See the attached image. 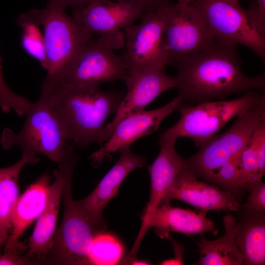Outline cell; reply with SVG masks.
<instances>
[{
  "mask_svg": "<svg viewBox=\"0 0 265 265\" xmlns=\"http://www.w3.org/2000/svg\"><path fill=\"white\" fill-rule=\"evenodd\" d=\"M236 47L215 37L206 49L173 64L177 69L175 88L182 102L221 100L234 93L265 89L264 76L250 77L242 72Z\"/></svg>",
  "mask_w": 265,
  "mask_h": 265,
  "instance_id": "6da1fadb",
  "label": "cell"
},
{
  "mask_svg": "<svg viewBox=\"0 0 265 265\" xmlns=\"http://www.w3.org/2000/svg\"><path fill=\"white\" fill-rule=\"evenodd\" d=\"M40 94L52 106L68 141L80 147L99 143L106 120L116 113L125 95L121 91L80 88L60 81L42 83Z\"/></svg>",
  "mask_w": 265,
  "mask_h": 265,
  "instance_id": "7a4b0ae2",
  "label": "cell"
},
{
  "mask_svg": "<svg viewBox=\"0 0 265 265\" xmlns=\"http://www.w3.org/2000/svg\"><path fill=\"white\" fill-rule=\"evenodd\" d=\"M55 0H49L45 7L21 14L18 25L33 23L43 28L47 60V75L43 83L60 80L73 63L93 34L73 17Z\"/></svg>",
  "mask_w": 265,
  "mask_h": 265,
  "instance_id": "3957f363",
  "label": "cell"
},
{
  "mask_svg": "<svg viewBox=\"0 0 265 265\" xmlns=\"http://www.w3.org/2000/svg\"><path fill=\"white\" fill-rule=\"evenodd\" d=\"M22 129L14 132L5 128L0 142L5 150L17 146L22 152L44 155L60 163L66 157L68 141L62 126L48 99L40 94L25 114Z\"/></svg>",
  "mask_w": 265,
  "mask_h": 265,
  "instance_id": "277c9868",
  "label": "cell"
},
{
  "mask_svg": "<svg viewBox=\"0 0 265 265\" xmlns=\"http://www.w3.org/2000/svg\"><path fill=\"white\" fill-rule=\"evenodd\" d=\"M265 120V95L237 116L224 133L215 135L202 144L193 156L185 159L186 169L208 182L216 171L239 153L250 139L257 125Z\"/></svg>",
  "mask_w": 265,
  "mask_h": 265,
  "instance_id": "5b68a950",
  "label": "cell"
},
{
  "mask_svg": "<svg viewBox=\"0 0 265 265\" xmlns=\"http://www.w3.org/2000/svg\"><path fill=\"white\" fill-rule=\"evenodd\" d=\"M255 90L231 100L211 101L181 105L178 121L163 132L175 136L190 138L199 148L221 129L230 120L258 102L264 96Z\"/></svg>",
  "mask_w": 265,
  "mask_h": 265,
  "instance_id": "8992f818",
  "label": "cell"
},
{
  "mask_svg": "<svg viewBox=\"0 0 265 265\" xmlns=\"http://www.w3.org/2000/svg\"><path fill=\"white\" fill-rule=\"evenodd\" d=\"M123 45L120 32L92 38L57 81L80 88H96L105 82L125 81L129 76L127 68L114 52Z\"/></svg>",
  "mask_w": 265,
  "mask_h": 265,
  "instance_id": "52a82bcc",
  "label": "cell"
},
{
  "mask_svg": "<svg viewBox=\"0 0 265 265\" xmlns=\"http://www.w3.org/2000/svg\"><path fill=\"white\" fill-rule=\"evenodd\" d=\"M72 176L63 189L64 210L62 221L55 232L46 263L55 265H90L89 250L100 228L84 214L72 194Z\"/></svg>",
  "mask_w": 265,
  "mask_h": 265,
  "instance_id": "ba28073f",
  "label": "cell"
},
{
  "mask_svg": "<svg viewBox=\"0 0 265 265\" xmlns=\"http://www.w3.org/2000/svg\"><path fill=\"white\" fill-rule=\"evenodd\" d=\"M170 3L145 15L141 22L124 29L125 51L120 56L129 75L168 64L163 46L165 22Z\"/></svg>",
  "mask_w": 265,
  "mask_h": 265,
  "instance_id": "9c48e42d",
  "label": "cell"
},
{
  "mask_svg": "<svg viewBox=\"0 0 265 265\" xmlns=\"http://www.w3.org/2000/svg\"><path fill=\"white\" fill-rule=\"evenodd\" d=\"M214 38L202 12L196 6L191 3L169 4L163 34L168 64L206 49Z\"/></svg>",
  "mask_w": 265,
  "mask_h": 265,
  "instance_id": "30bf717a",
  "label": "cell"
},
{
  "mask_svg": "<svg viewBox=\"0 0 265 265\" xmlns=\"http://www.w3.org/2000/svg\"><path fill=\"white\" fill-rule=\"evenodd\" d=\"M214 36L230 45L240 44L254 52L264 62L265 38L250 23L238 0H194Z\"/></svg>",
  "mask_w": 265,
  "mask_h": 265,
  "instance_id": "8fae6325",
  "label": "cell"
},
{
  "mask_svg": "<svg viewBox=\"0 0 265 265\" xmlns=\"http://www.w3.org/2000/svg\"><path fill=\"white\" fill-rule=\"evenodd\" d=\"M74 145L69 143L65 160L59 163V168L54 171V181L50 185L48 201L42 214L37 218L30 238L26 255L34 264L46 263L48 254L51 248L56 231L60 202L65 185L73 176L77 156Z\"/></svg>",
  "mask_w": 265,
  "mask_h": 265,
  "instance_id": "7c38bea8",
  "label": "cell"
},
{
  "mask_svg": "<svg viewBox=\"0 0 265 265\" xmlns=\"http://www.w3.org/2000/svg\"><path fill=\"white\" fill-rule=\"evenodd\" d=\"M177 95L163 106L150 110H142L130 113L116 125L110 137L100 149L92 153L89 159L97 167L111 154L131 145L139 138L153 133L161 122L182 104Z\"/></svg>",
  "mask_w": 265,
  "mask_h": 265,
  "instance_id": "4fadbf2b",
  "label": "cell"
},
{
  "mask_svg": "<svg viewBox=\"0 0 265 265\" xmlns=\"http://www.w3.org/2000/svg\"><path fill=\"white\" fill-rule=\"evenodd\" d=\"M127 91L112 120L105 125L99 144L106 141L117 124L127 115L144 108L163 92L175 88L174 77L165 74V69L150 68L130 75L125 80Z\"/></svg>",
  "mask_w": 265,
  "mask_h": 265,
  "instance_id": "5bb4252c",
  "label": "cell"
},
{
  "mask_svg": "<svg viewBox=\"0 0 265 265\" xmlns=\"http://www.w3.org/2000/svg\"><path fill=\"white\" fill-rule=\"evenodd\" d=\"M145 15L142 8L131 1L95 0L74 8L72 17L93 35L100 36L119 32Z\"/></svg>",
  "mask_w": 265,
  "mask_h": 265,
  "instance_id": "9a60e30c",
  "label": "cell"
},
{
  "mask_svg": "<svg viewBox=\"0 0 265 265\" xmlns=\"http://www.w3.org/2000/svg\"><path fill=\"white\" fill-rule=\"evenodd\" d=\"M190 171L184 168L178 174L160 205L170 203L171 200L183 201L200 212L210 210L238 211L239 203L232 193L221 190L215 185L199 181Z\"/></svg>",
  "mask_w": 265,
  "mask_h": 265,
  "instance_id": "2e32d148",
  "label": "cell"
},
{
  "mask_svg": "<svg viewBox=\"0 0 265 265\" xmlns=\"http://www.w3.org/2000/svg\"><path fill=\"white\" fill-rule=\"evenodd\" d=\"M206 214L203 212L196 213L189 210L171 207L170 203L160 205L142 216L140 231L131 252L136 253L144 235L151 228H154L156 234L161 238H167L171 232L187 236L202 235L209 232L216 235L217 231L213 222Z\"/></svg>",
  "mask_w": 265,
  "mask_h": 265,
  "instance_id": "e0dca14e",
  "label": "cell"
},
{
  "mask_svg": "<svg viewBox=\"0 0 265 265\" xmlns=\"http://www.w3.org/2000/svg\"><path fill=\"white\" fill-rule=\"evenodd\" d=\"M117 161L100 181L95 189L86 197L76 201L87 218L99 228L105 227L103 213L108 203L115 196L121 184L133 169L143 166L147 158L132 152L130 147L119 151Z\"/></svg>",
  "mask_w": 265,
  "mask_h": 265,
  "instance_id": "ac0fdd59",
  "label": "cell"
},
{
  "mask_svg": "<svg viewBox=\"0 0 265 265\" xmlns=\"http://www.w3.org/2000/svg\"><path fill=\"white\" fill-rule=\"evenodd\" d=\"M177 139L163 132L158 140L160 148L159 155L148 167L151 177L150 197L143 216L159 205L179 172L186 168L185 159L176 151Z\"/></svg>",
  "mask_w": 265,
  "mask_h": 265,
  "instance_id": "d6986e66",
  "label": "cell"
},
{
  "mask_svg": "<svg viewBox=\"0 0 265 265\" xmlns=\"http://www.w3.org/2000/svg\"><path fill=\"white\" fill-rule=\"evenodd\" d=\"M50 180L44 176L19 196L12 215V229L3 251L21 254L24 249L20 238L25 230L44 211L48 201Z\"/></svg>",
  "mask_w": 265,
  "mask_h": 265,
  "instance_id": "ffe728a7",
  "label": "cell"
},
{
  "mask_svg": "<svg viewBox=\"0 0 265 265\" xmlns=\"http://www.w3.org/2000/svg\"><path fill=\"white\" fill-rule=\"evenodd\" d=\"M38 160L36 155L22 152L15 163L0 168V245H4L11 231L12 213L19 197L20 174L26 165Z\"/></svg>",
  "mask_w": 265,
  "mask_h": 265,
  "instance_id": "44dd1931",
  "label": "cell"
},
{
  "mask_svg": "<svg viewBox=\"0 0 265 265\" xmlns=\"http://www.w3.org/2000/svg\"><path fill=\"white\" fill-rule=\"evenodd\" d=\"M225 233L214 240H200L197 243L200 258L197 265H241L243 258L235 240L239 230V223L230 214L223 218Z\"/></svg>",
  "mask_w": 265,
  "mask_h": 265,
  "instance_id": "7402d4cb",
  "label": "cell"
},
{
  "mask_svg": "<svg viewBox=\"0 0 265 265\" xmlns=\"http://www.w3.org/2000/svg\"><path fill=\"white\" fill-rule=\"evenodd\" d=\"M240 187L249 191L265 173V120L256 127L238 159Z\"/></svg>",
  "mask_w": 265,
  "mask_h": 265,
  "instance_id": "603a6c76",
  "label": "cell"
},
{
  "mask_svg": "<svg viewBox=\"0 0 265 265\" xmlns=\"http://www.w3.org/2000/svg\"><path fill=\"white\" fill-rule=\"evenodd\" d=\"M253 216L243 224L239 223L236 243L245 265H261L265 262V216Z\"/></svg>",
  "mask_w": 265,
  "mask_h": 265,
  "instance_id": "cb8c5ba5",
  "label": "cell"
},
{
  "mask_svg": "<svg viewBox=\"0 0 265 265\" xmlns=\"http://www.w3.org/2000/svg\"><path fill=\"white\" fill-rule=\"evenodd\" d=\"M123 253V245L117 238L100 231L93 239L88 260L90 265H113L119 263Z\"/></svg>",
  "mask_w": 265,
  "mask_h": 265,
  "instance_id": "d4e9b609",
  "label": "cell"
},
{
  "mask_svg": "<svg viewBox=\"0 0 265 265\" xmlns=\"http://www.w3.org/2000/svg\"><path fill=\"white\" fill-rule=\"evenodd\" d=\"M22 27L21 45L29 55L37 60L46 70L47 60L43 35L39 26L30 22L19 25Z\"/></svg>",
  "mask_w": 265,
  "mask_h": 265,
  "instance_id": "484cf974",
  "label": "cell"
},
{
  "mask_svg": "<svg viewBox=\"0 0 265 265\" xmlns=\"http://www.w3.org/2000/svg\"><path fill=\"white\" fill-rule=\"evenodd\" d=\"M32 102L15 93L5 82L2 73L0 57V107L4 113L13 110L18 116L25 115Z\"/></svg>",
  "mask_w": 265,
  "mask_h": 265,
  "instance_id": "4316f807",
  "label": "cell"
},
{
  "mask_svg": "<svg viewBox=\"0 0 265 265\" xmlns=\"http://www.w3.org/2000/svg\"><path fill=\"white\" fill-rule=\"evenodd\" d=\"M239 153L220 166L210 182L223 187L227 191L240 189V172L238 166Z\"/></svg>",
  "mask_w": 265,
  "mask_h": 265,
  "instance_id": "83f0119b",
  "label": "cell"
},
{
  "mask_svg": "<svg viewBox=\"0 0 265 265\" xmlns=\"http://www.w3.org/2000/svg\"><path fill=\"white\" fill-rule=\"evenodd\" d=\"M246 10L247 17L252 26L265 38V0L252 1Z\"/></svg>",
  "mask_w": 265,
  "mask_h": 265,
  "instance_id": "f1b7e54d",
  "label": "cell"
},
{
  "mask_svg": "<svg viewBox=\"0 0 265 265\" xmlns=\"http://www.w3.org/2000/svg\"><path fill=\"white\" fill-rule=\"evenodd\" d=\"M250 194L244 207L257 212L265 211V184L261 181L256 183L249 190Z\"/></svg>",
  "mask_w": 265,
  "mask_h": 265,
  "instance_id": "f546056e",
  "label": "cell"
},
{
  "mask_svg": "<svg viewBox=\"0 0 265 265\" xmlns=\"http://www.w3.org/2000/svg\"><path fill=\"white\" fill-rule=\"evenodd\" d=\"M2 245H0V265H33V263L26 255L2 251Z\"/></svg>",
  "mask_w": 265,
  "mask_h": 265,
  "instance_id": "4dcf8cb0",
  "label": "cell"
},
{
  "mask_svg": "<svg viewBox=\"0 0 265 265\" xmlns=\"http://www.w3.org/2000/svg\"><path fill=\"white\" fill-rule=\"evenodd\" d=\"M113 1H129L136 3L144 11L145 15L154 12L162 6L170 3L169 0H112Z\"/></svg>",
  "mask_w": 265,
  "mask_h": 265,
  "instance_id": "1f68e13d",
  "label": "cell"
},
{
  "mask_svg": "<svg viewBox=\"0 0 265 265\" xmlns=\"http://www.w3.org/2000/svg\"><path fill=\"white\" fill-rule=\"evenodd\" d=\"M170 240L174 247L175 257L173 259L165 260L161 262L162 265H184L183 253L185 250L184 246L175 240L169 234L167 238Z\"/></svg>",
  "mask_w": 265,
  "mask_h": 265,
  "instance_id": "d6a6232c",
  "label": "cell"
},
{
  "mask_svg": "<svg viewBox=\"0 0 265 265\" xmlns=\"http://www.w3.org/2000/svg\"><path fill=\"white\" fill-rule=\"evenodd\" d=\"M66 8L68 6L74 8L83 6L95 0H55Z\"/></svg>",
  "mask_w": 265,
  "mask_h": 265,
  "instance_id": "836d02e7",
  "label": "cell"
},
{
  "mask_svg": "<svg viewBox=\"0 0 265 265\" xmlns=\"http://www.w3.org/2000/svg\"><path fill=\"white\" fill-rule=\"evenodd\" d=\"M130 263H131L130 264H132V265H150L151 264H150V263L146 261L139 260L134 259L131 260V261H130Z\"/></svg>",
  "mask_w": 265,
  "mask_h": 265,
  "instance_id": "e575fe53",
  "label": "cell"
},
{
  "mask_svg": "<svg viewBox=\"0 0 265 265\" xmlns=\"http://www.w3.org/2000/svg\"><path fill=\"white\" fill-rule=\"evenodd\" d=\"M194 0H178L177 3L181 4H188Z\"/></svg>",
  "mask_w": 265,
  "mask_h": 265,
  "instance_id": "d590c367",
  "label": "cell"
},
{
  "mask_svg": "<svg viewBox=\"0 0 265 265\" xmlns=\"http://www.w3.org/2000/svg\"></svg>",
  "mask_w": 265,
  "mask_h": 265,
  "instance_id": "8d00e7d4",
  "label": "cell"
}]
</instances>
